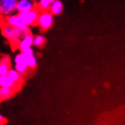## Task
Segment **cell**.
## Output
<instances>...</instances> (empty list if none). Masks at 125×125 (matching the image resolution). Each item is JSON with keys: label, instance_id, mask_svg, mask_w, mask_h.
Wrapping results in <instances>:
<instances>
[{"label": "cell", "instance_id": "18", "mask_svg": "<svg viewBox=\"0 0 125 125\" xmlns=\"http://www.w3.org/2000/svg\"><path fill=\"white\" fill-rule=\"evenodd\" d=\"M104 86L106 88H109V87H110V83H109V82H105V83H104Z\"/></svg>", "mask_w": 125, "mask_h": 125}, {"label": "cell", "instance_id": "10", "mask_svg": "<svg viewBox=\"0 0 125 125\" xmlns=\"http://www.w3.org/2000/svg\"><path fill=\"white\" fill-rule=\"evenodd\" d=\"M6 24L9 25L11 27H14V28H18L22 25V23L18 17V14H12L10 16L6 17Z\"/></svg>", "mask_w": 125, "mask_h": 125}, {"label": "cell", "instance_id": "4", "mask_svg": "<svg viewBox=\"0 0 125 125\" xmlns=\"http://www.w3.org/2000/svg\"><path fill=\"white\" fill-rule=\"evenodd\" d=\"M18 0H0V16L7 17L17 12Z\"/></svg>", "mask_w": 125, "mask_h": 125}, {"label": "cell", "instance_id": "7", "mask_svg": "<svg viewBox=\"0 0 125 125\" xmlns=\"http://www.w3.org/2000/svg\"><path fill=\"white\" fill-rule=\"evenodd\" d=\"M17 86H21V84L15 83L8 75L0 76V87L10 88V89H13L15 91H17V90H18L20 89V88H18Z\"/></svg>", "mask_w": 125, "mask_h": 125}, {"label": "cell", "instance_id": "14", "mask_svg": "<svg viewBox=\"0 0 125 125\" xmlns=\"http://www.w3.org/2000/svg\"><path fill=\"white\" fill-rule=\"evenodd\" d=\"M46 43V38L41 34H38V35L34 36V44L33 46L36 48H41L45 45Z\"/></svg>", "mask_w": 125, "mask_h": 125}, {"label": "cell", "instance_id": "2", "mask_svg": "<svg viewBox=\"0 0 125 125\" xmlns=\"http://www.w3.org/2000/svg\"><path fill=\"white\" fill-rule=\"evenodd\" d=\"M1 32H2V35L5 37V38L7 41L10 42L13 46L18 47V42H19L21 38L18 35L17 28H14V27H11L9 25L6 24L1 28Z\"/></svg>", "mask_w": 125, "mask_h": 125}, {"label": "cell", "instance_id": "16", "mask_svg": "<svg viewBox=\"0 0 125 125\" xmlns=\"http://www.w3.org/2000/svg\"><path fill=\"white\" fill-rule=\"evenodd\" d=\"M26 59H27V62H28L29 70H34V69L37 68L38 61H37V58H36L35 55L29 56V57H26Z\"/></svg>", "mask_w": 125, "mask_h": 125}, {"label": "cell", "instance_id": "11", "mask_svg": "<svg viewBox=\"0 0 125 125\" xmlns=\"http://www.w3.org/2000/svg\"><path fill=\"white\" fill-rule=\"evenodd\" d=\"M15 92L16 91L13 89L0 87V101H6V100L10 99L14 95Z\"/></svg>", "mask_w": 125, "mask_h": 125}, {"label": "cell", "instance_id": "5", "mask_svg": "<svg viewBox=\"0 0 125 125\" xmlns=\"http://www.w3.org/2000/svg\"><path fill=\"white\" fill-rule=\"evenodd\" d=\"M37 8L35 0H18L17 4V13H23Z\"/></svg>", "mask_w": 125, "mask_h": 125}, {"label": "cell", "instance_id": "1", "mask_svg": "<svg viewBox=\"0 0 125 125\" xmlns=\"http://www.w3.org/2000/svg\"><path fill=\"white\" fill-rule=\"evenodd\" d=\"M54 17L55 16L49 10L41 11L39 13V16H38L37 26L42 31L49 30V28H52V26L54 25V22H55Z\"/></svg>", "mask_w": 125, "mask_h": 125}, {"label": "cell", "instance_id": "13", "mask_svg": "<svg viewBox=\"0 0 125 125\" xmlns=\"http://www.w3.org/2000/svg\"><path fill=\"white\" fill-rule=\"evenodd\" d=\"M54 0H37V9L39 12L41 11H47L49 9V7Z\"/></svg>", "mask_w": 125, "mask_h": 125}, {"label": "cell", "instance_id": "12", "mask_svg": "<svg viewBox=\"0 0 125 125\" xmlns=\"http://www.w3.org/2000/svg\"><path fill=\"white\" fill-rule=\"evenodd\" d=\"M7 75L10 77V79L14 81L15 83L22 84V82H23V80H22V74H20L18 70L15 69V68L14 69L11 68L10 70L8 71V74H7Z\"/></svg>", "mask_w": 125, "mask_h": 125}, {"label": "cell", "instance_id": "17", "mask_svg": "<svg viewBox=\"0 0 125 125\" xmlns=\"http://www.w3.org/2000/svg\"><path fill=\"white\" fill-rule=\"evenodd\" d=\"M7 122V120L4 117L2 114H0V125H5V123Z\"/></svg>", "mask_w": 125, "mask_h": 125}, {"label": "cell", "instance_id": "8", "mask_svg": "<svg viewBox=\"0 0 125 125\" xmlns=\"http://www.w3.org/2000/svg\"><path fill=\"white\" fill-rule=\"evenodd\" d=\"M11 69V59L8 56H4L0 59V76L7 75Z\"/></svg>", "mask_w": 125, "mask_h": 125}, {"label": "cell", "instance_id": "6", "mask_svg": "<svg viewBox=\"0 0 125 125\" xmlns=\"http://www.w3.org/2000/svg\"><path fill=\"white\" fill-rule=\"evenodd\" d=\"M33 44H34V36L30 33V34H28V35H26L25 37L20 38V40L18 42V49L20 51H23L25 49L32 48Z\"/></svg>", "mask_w": 125, "mask_h": 125}, {"label": "cell", "instance_id": "3", "mask_svg": "<svg viewBox=\"0 0 125 125\" xmlns=\"http://www.w3.org/2000/svg\"><path fill=\"white\" fill-rule=\"evenodd\" d=\"M39 13L40 12L36 8V9L28 11V12L18 13V14L19 18H20L22 25H26V26H28V27H31V26L37 25Z\"/></svg>", "mask_w": 125, "mask_h": 125}, {"label": "cell", "instance_id": "15", "mask_svg": "<svg viewBox=\"0 0 125 125\" xmlns=\"http://www.w3.org/2000/svg\"><path fill=\"white\" fill-rule=\"evenodd\" d=\"M17 30H18V33L20 38H23V37H25L26 35L31 33L29 27H28V26H26V25H21L20 27L17 28Z\"/></svg>", "mask_w": 125, "mask_h": 125}, {"label": "cell", "instance_id": "9", "mask_svg": "<svg viewBox=\"0 0 125 125\" xmlns=\"http://www.w3.org/2000/svg\"><path fill=\"white\" fill-rule=\"evenodd\" d=\"M63 9H64V7H63L62 1L61 0H54L50 5L49 10L54 16H59L62 14Z\"/></svg>", "mask_w": 125, "mask_h": 125}]
</instances>
